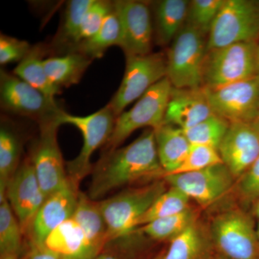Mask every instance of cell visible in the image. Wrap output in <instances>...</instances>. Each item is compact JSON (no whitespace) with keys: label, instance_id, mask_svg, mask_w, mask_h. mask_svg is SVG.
Segmentation results:
<instances>
[{"label":"cell","instance_id":"obj_14","mask_svg":"<svg viewBox=\"0 0 259 259\" xmlns=\"http://www.w3.org/2000/svg\"><path fill=\"white\" fill-rule=\"evenodd\" d=\"M163 179L190 199L208 206L231 190L234 177L226 165L220 163L200 171L166 175Z\"/></svg>","mask_w":259,"mask_h":259},{"label":"cell","instance_id":"obj_40","mask_svg":"<svg viewBox=\"0 0 259 259\" xmlns=\"http://www.w3.org/2000/svg\"><path fill=\"white\" fill-rule=\"evenodd\" d=\"M253 212L255 217L257 218L259 222V199H257L254 202V206H253Z\"/></svg>","mask_w":259,"mask_h":259},{"label":"cell","instance_id":"obj_1","mask_svg":"<svg viewBox=\"0 0 259 259\" xmlns=\"http://www.w3.org/2000/svg\"><path fill=\"white\" fill-rule=\"evenodd\" d=\"M91 175L88 194L96 201L122 187L152 183L164 178L154 130H146L127 146L102 153L93 165Z\"/></svg>","mask_w":259,"mask_h":259},{"label":"cell","instance_id":"obj_23","mask_svg":"<svg viewBox=\"0 0 259 259\" xmlns=\"http://www.w3.org/2000/svg\"><path fill=\"white\" fill-rule=\"evenodd\" d=\"M73 219L82 228L88 241L99 253L109 241L108 231L99 201L79 192Z\"/></svg>","mask_w":259,"mask_h":259},{"label":"cell","instance_id":"obj_19","mask_svg":"<svg viewBox=\"0 0 259 259\" xmlns=\"http://www.w3.org/2000/svg\"><path fill=\"white\" fill-rule=\"evenodd\" d=\"M44 245L61 258L95 259L99 254L88 241L82 228L72 218L51 232Z\"/></svg>","mask_w":259,"mask_h":259},{"label":"cell","instance_id":"obj_44","mask_svg":"<svg viewBox=\"0 0 259 259\" xmlns=\"http://www.w3.org/2000/svg\"><path fill=\"white\" fill-rule=\"evenodd\" d=\"M1 259H18V258L15 256H5L1 257Z\"/></svg>","mask_w":259,"mask_h":259},{"label":"cell","instance_id":"obj_6","mask_svg":"<svg viewBox=\"0 0 259 259\" xmlns=\"http://www.w3.org/2000/svg\"><path fill=\"white\" fill-rule=\"evenodd\" d=\"M258 42H239L207 51L203 88L217 89L256 77Z\"/></svg>","mask_w":259,"mask_h":259},{"label":"cell","instance_id":"obj_26","mask_svg":"<svg viewBox=\"0 0 259 259\" xmlns=\"http://www.w3.org/2000/svg\"><path fill=\"white\" fill-rule=\"evenodd\" d=\"M93 60L78 52L52 56L44 60L49 79L61 89L78 84Z\"/></svg>","mask_w":259,"mask_h":259},{"label":"cell","instance_id":"obj_36","mask_svg":"<svg viewBox=\"0 0 259 259\" xmlns=\"http://www.w3.org/2000/svg\"><path fill=\"white\" fill-rule=\"evenodd\" d=\"M112 10L113 1L94 0L93 4L89 8L83 17L75 47L83 40L95 35L101 28L107 16L112 13Z\"/></svg>","mask_w":259,"mask_h":259},{"label":"cell","instance_id":"obj_24","mask_svg":"<svg viewBox=\"0 0 259 259\" xmlns=\"http://www.w3.org/2000/svg\"><path fill=\"white\" fill-rule=\"evenodd\" d=\"M49 54L47 44L32 46L27 56L18 63L13 74L49 96L60 95L61 90L49 79L44 67L45 56Z\"/></svg>","mask_w":259,"mask_h":259},{"label":"cell","instance_id":"obj_16","mask_svg":"<svg viewBox=\"0 0 259 259\" xmlns=\"http://www.w3.org/2000/svg\"><path fill=\"white\" fill-rule=\"evenodd\" d=\"M223 164L241 177L259 156V129L252 122H232L218 148Z\"/></svg>","mask_w":259,"mask_h":259},{"label":"cell","instance_id":"obj_4","mask_svg":"<svg viewBox=\"0 0 259 259\" xmlns=\"http://www.w3.org/2000/svg\"><path fill=\"white\" fill-rule=\"evenodd\" d=\"M207 36L185 24L170 44L166 55L167 75L176 89L203 88Z\"/></svg>","mask_w":259,"mask_h":259},{"label":"cell","instance_id":"obj_39","mask_svg":"<svg viewBox=\"0 0 259 259\" xmlns=\"http://www.w3.org/2000/svg\"><path fill=\"white\" fill-rule=\"evenodd\" d=\"M28 245V249L23 259H60L57 253L48 249L44 245Z\"/></svg>","mask_w":259,"mask_h":259},{"label":"cell","instance_id":"obj_34","mask_svg":"<svg viewBox=\"0 0 259 259\" xmlns=\"http://www.w3.org/2000/svg\"><path fill=\"white\" fill-rule=\"evenodd\" d=\"M226 0H192L186 24L208 36L213 23Z\"/></svg>","mask_w":259,"mask_h":259},{"label":"cell","instance_id":"obj_12","mask_svg":"<svg viewBox=\"0 0 259 259\" xmlns=\"http://www.w3.org/2000/svg\"><path fill=\"white\" fill-rule=\"evenodd\" d=\"M58 121L39 125L40 134L30 158L42 192L48 197L69 185L66 167L57 139Z\"/></svg>","mask_w":259,"mask_h":259},{"label":"cell","instance_id":"obj_17","mask_svg":"<svg viewBox=\"0 0 259 259\" xmlns=\"http://www.w3.org/2000/svg\"><path fill=\"white\" fill-rule=\"evenodd\" d=\"M79 192L70 183L47 197L25 234L28 244L42 246L51 232L72 218Z\"/></svg>","mask_w":259,"mask_h":259},{"label":"cell","instance_id":"obj_30","mask_svg":"<svg viewBox=\"0 0 259 259\" xmlns=\"http://www.w3.org/2000/svg\"><path fill=\"white\" fill-rule=\"evenodd\" d=\"M194 221H196L195 214L193 210L189 208L175 215L155 220L140 227L138 230L153 241H171Z\"/></svg>","mask_w":259,"mask_h":259},{"label":"cell","instance_id":"obj_32","mask_svg":"<svg viewBox=\"0 0 259 259\" xmlns=\"http://www.w3.org/2000/svg\"><path fill=\"white\" fill-rule=\"evenodd\" d=\"M229 125L230 122L214 114L184 131L191 144L211 146L218 150Z\"/></svg>","mask_w":259,"mask_h":259},{"label":"cell","instance_id":"obj_9","mask_svg":"<svg viewBox=\"0 0 259 259\" xmlns=\"http://www.w3.org/2000/svg\"><path fill=\"white\" fill-rule=\"evenodd\" d=\"M212 244L223 259H259V242L251 219L241 210L218 214L211 225Z\"/></svg>","mask_w":259,"mask_h":259},{"label":"cell","instance_id":"obj_42","mask_svg":"<svg viewBox=\"0 0 259 259\" xmlns=\"http://www.w3.org/2000/svg\"><path fill=\"white\" fill-rule=\"evenodd\" d=\"M252 123L255 126V127H258L259 129V109L258 113H257L256 117H255V118L254 119V120H253V122H252Z\"/></svg>","mask_w":259,"mask_h":259},{"label":"cell","instance_id":"obj_43","mask_svg":"<svg viewBox=\"0 0 259 259\" xmlns=\"http://www.w3.org/2000/svg\"><path fill=\"white\" fill-rule=\"evenodd\" d=\"M163 253H164V251L161 252V253H158L157 255H155V256L151 259H162L163 258Z\"/></svg>","mask_w":259,"mask_h":259},{"label":"cell","instance_id":"obj_2","mask_svg":"<svg viewBox=\"0 0 259 259\" xmlns=\"http://www.w3.org/2000/svg\"><path fill=\"white\" fill-rule=\"evenodd\" d=\"M166 184L165 180L156 181L136 188L126 189L99 201L106 223L109 241L128 235L139 228L141 218L166 190Z\"/></svg>","mask_w":259,"mask_h":259},{"label":"cell","instance_id":"obj_5","mask_svg":"<svg viewBox=\"0 0 259 259\" xmlns=\"http://www.w3.org/2000/svg\"><path fill=\"white\" fill-rule=\"evenodd\" d=\"M172 88L169 80L164 78L150 88L134 107L117 117L111 136L103 146V153L120 147L137 130H155L163 125Z\"/></svg>","mask_w":259,"mask_h":259},{"label":"cell","instance_id":"obj_45","mask_svg":"<svg viewBox=\"0 0 259 259\" xmlns=\"http://www.w3.org/2000/svg\"><path fill=\"white\" fill-rule=\"evenodd\" d=\"M257 236H258V239L259 242V222L258 223V226L256 228Z\"/></svg>","mask_w":259,"mask_h":259},{"label":"cell","instance_id":"obj_33","mask_svg":"<svg viewBox=\"0 0 259 259\" xmlns=\"http://www.w3.org/2000/svg\"><path fill=\"white\" fill-rule=\"evenodd\" d=\"M142 233L137 229L125 236L107 242L95 259H144Z\"/></svg>","mask_w":259,"mask_h":259},{"label":"cell","instance_id":"obj_47","mask_svg":"<svg viewBox=\"0 0 259 259\" xmlns=\"http://www.w3.org/2000/svg\"><path fill=\"white\" fill-rule=\"evenodd\" d=\"M60 259H69V258H61H61H60Z\"/></svg>","mask_w":259,"mask_h":259},{"label":"cell","instance_id":"obj_8","mask_svg":"<svg viewBox=\"0 0 259 259\" xmlns=\"http://www.w3.org/2000/svg\"><path fill=\"white\" fill-rule=\"evenodd\" d=\"M259 41V0H226L207 36V51Z\"/></svg>","mask_w":259,"mask_h":259},{"label":"cell","instance_id":"obj_37","mask_svg":"<svg viewBox=\"0 0 259 259\" xmlns=\"http://www.w3.org/2000/svg\"><path fill=\"white\" fill-rule=\"evenodd\" d=\"M32 46L26 40H20L1 33L0 35V64L20 62L28 54Z\"/></svg>","mask_w":259,"mask_h":259},{"label":"cell","instance_id":"obj_10","mask_svg":"<svg viewBox=\"0 0 259 259\" xmlns=\"http://www.w3.org/2000/svg\"><path fill=\"white\" fill-rule=\"evenodd\" d=\"M125 60L120 87L107 104L116 117L167 75L166 57L163 53L127 56Z\"/></svg>","mask_w":259,"mask_h":259},{"label":"cell","instance_id":"obj_3","mask_svg":"<svg viewBox=\"0 0 259 259\" xmlns=\"http://www.w3.org/2000/svg\"><path fill=\"white\" fill-rule=\"evenodd\" d=\"M117 117L108 105L87 116L70 115L64 112L58 119L59 125L76 127L83 138L81 151L74 159L66 163V171L70 183L79 190L80 183L91 175L93 165L91 159L99 148L103 147L111 136Z\"/></svg>","mask_w":259,"mask_h":259},{"label":"cell","instance_id":"obj_25","mask_svg":"<svg viewBox=\"0 0 259 259\" xmlns=\"http://www.w3.org/2000/svg\"><path fill=\"white\" fill-rule=\"evenodd\" d=\"M212 240L194 221L171 241L162 259H210Z\"/></svg>","mask_w":259,"mask_h":259},{"label":"cell","instance_id":"obj_20","mask_svg":"<svg viewBox=\"0 0 259 259\" xmlns=\"http://www.w3.org/2000/svg\"><path fill=\"white\" fill-rule=\"evenodd\" d=\"M190 1L161 0L151 2L154 39L160 46H170L185 26Z\"/></svg>","mask_w":259,"mask_h":259},{"label":"cell","instance_id":"obj_21","mask_svg":"<svg viewBox=\"0 0 259 259\" xmlns=\"http://www.w3.org/2000/svg\"><path fill=\"white\" fill-rule=\"evenodd\" d=\"M94 0H71L66 3L57 32L48 45L51 55L72 52L76 44L83 18Z\"/></svg>","mask_w":259,"mask_h":259},{"label":"cell","instance_id":"obj_29","mask_svg":"<svg viewBox=\"0 0 259 259\" xmlns=\"http://www.w3.org/2000/svg\"><path fill=\"white\" fill-rule=\"evenodd\" d=\"M24 233L8 199L0 201V254L20 256L24 249Z\"/></svg>","mask_w":259,"mask_h":259},{"label":"cell","instance_id":"obj_27","mask_svg":"<svg viewBox=\"0 0 259 259\" xmlns=\"http://www.w3.org/2000/svg\"><path fill=\"white\" fill-rule=\"evenodd\" d=\"M120 39V21L113 5V10L101 28L93 36L78 44L72 52L80 53L93 61L102 58L110 47H118Z\"/></svg>","mask_w":259,"mask_h":259},{"label":"cell","instance_id":"obj_35","mask_svg":"<svg viewBox=\"0 0 259 259\" xmlns=\"http://www.w3.org/2000/svg\"><path fill=\"white\" fill-rule=\"evenodd\" d=\"M220 163H223L217 148L203 145L191 144L190 151L185 160L171 175L200 171Z\"/></svg>","mask_w":259,"mask_h":259},{"label":"cell","instance_id":"obj_28","mask_svg":"<svg viewBox=\"0 0 259 259\" xmlns=\"http://www.w3.org/2000/svg\"><path fill=\"white\" fill-rule=\"evenodd\" d=\"M20 142L9 126L0 129V201L6 199L7 187L20 166Z\"/></svg>","mask_w":259,"mask_h":259},{"label":"cell","instance_id":"obj_46","mask_svg":"<svg viewBox=\"0 0 259 259\" xmlns=\"http://www.w3.org/2000/svg\"><path fill=\"white\" fill-rule=\"evenodd\" d=\"M214 259H223L222 258H221V257H219V258H214Z\"/></svg>","mask_w":259,"mask_h":259},{"label":"cell","instance_id":"obj_7","mask_svg":"<svg viewBox=\"0 0 259 259\" xmlns=\"http://www.w3.org/2000/svg\"><path fill=\"white\" fill-rule=\"evenodd\" d=\"M0 101L5 111L28 117L39 125L58 121L65 112L55 97L42 93L4 69L0 71Z\"/></svg>","mask_w":259,"mask_h":259},{"label":"cell","instance_id":"obj_11","mask_svg":"<svg viewBox=\"0 0 259 259\" xmlns=\"http://www.w3.org/2000/svg\"><path fill=\"white\" fill-rule=\"evenodd\" d=\"M113 5L120 25L118 47L125 57L152 53L154 30L149 2L117 0Z\"/></svg>","mask_w":259,"mask_h":259},{"label":"cell","instance_id":"obj_31","mask_svg":"<svg viewBox=\"0 0 259 259\" xmlns=\"http://www.w3.org/2000/svg\"><path fill=\"white\" fill-rule=\"evenodd\" d=\"M190 199L183 192L170 186V188L158 197L141 218L139 228L155 220L185 212L190 208Z\"/></svg>","mask_w":259,"mask_h":259},{"label":"cell","instance_id":"obj_18","mask_svg":"<svg viewBox=\"0 0 259 259\" xmlns=\"http://www.w3.org/2000/svg\"><path fill=\"white\" fill-rule=\"evenodd\" d=\"M204 88H172L163 123L185 131L214 115Z\"/></svg>","mask_w":259,"mask_h":259},{"label":"cell","instance_id":"obj_22","mask_svg":"<svg viewBox=\"0 0 259 259\" xmlns=\"http://www.w3.org/2000/svg\"><path fill=\"white\" fill-rule=\"evenodd\" d=\"M158 158L165 176L177 169L190 151L191 144L183 130L170 124L154 130Z\"/></svg>","mask_w":259,"mask_h":259},{"label":"cell","instance_id":"obj_15","mask_svg":"<svg viewBox=\"0 0 259 259\" xmlns=\"http://www.w3.org/2000/svg\"><path fill=\"white\" fill-rule=\"evenodd\" d=\"M6 199L14 211L24 236L47 197L37 180L30 157L23 160L7 187Z\"/></svg>","mask_w":259,"mask_h":259},{"label":"cell","instance_id":"obj_41","mask_svg":"<svg viewBox=\"0 0 259 259\" xmlns=\"http://www.w3.org/2000/svg\"><path fill=\"white\" fill-rule=\"evenodd\" d=\"M256 66H257L256 77H257V79H258V81H259V41L258 42V44H257V49H256Z\"/></svg>","mask_w":259,"mask_h":259},{"label":"cell","instance_id":"obj_38","mask_svg":"<svg viewBox=\"0 0 259 259\" xmlns=\"http://www.w3.org/2000/svg\"><path fill=\"white\" fill-rule=\"evenodd\" d=\"M238 190L246 202H255L259 199V156L240 177Z\"/></svg>","mask_w":259,"mask_h":259},{"label":"cell","instance_id":"obj_13","mask_svg":"<svg viewBox=\"0 0 259 259\" xmlns=\"http://www.w3.org/2000/svg\"><path fill=\"white\" fill-rule=\"evenodd\" d=\"M213 112L230 123L253 122L259 109L257 77L217 89H206Z\"/></svg>","mask_w":259,"mask_h":259}]
</instances>
